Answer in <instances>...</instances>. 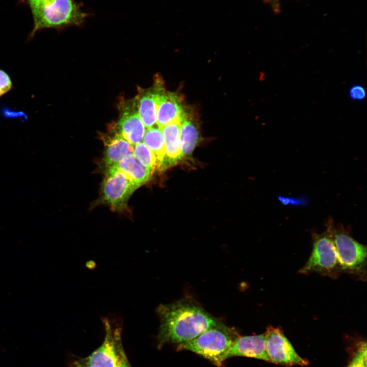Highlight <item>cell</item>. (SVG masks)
Instances as JSON below:
<instances>
[{"instance_id":"obj_1","label":"cell","mask_w":367,"mask_h":367,"mask_svg":"<svg viewBox=\"0 0 367 367\" xmlns=\"http://www.w3.org/2000/svg\"><path fill=\"white\" fill-rule=\"evenodd\" d=\"M160 321L158 347L191 340L222 322L207 312L191 297L181 298L156 308Z\"/></svg>"},{"instance_id":"obj_2","label":"cell","mask_w":367,"mask_h":367,"mask_svg":"<svg viewBox=\"0 0 367 367\" xmlns=\"http://www.w3.org/2000/svg\"><path fill=\"white\" fill-rule=\"evenodd\" d=\"M239 336L235 329L222 322L191 340L177 344V350L190 351L209 360L217 367H223L229 349Z\"/></svg>"},{"instance_id":"obj_3","label":"cell","mask_w":367,"mask_h":367,"mask_svg":"<svg viewBox=\"0 0 367 367\" xmlns=\"http://www.w3.org/2000/svg\"><path fill=\"white\" fill-rule=\"evenodd\" d=\"M34 19L33 37L38 30L83 23L86 14L73 0H28Z\"/></svg>"},{"instance_id":"obj_4","label":"cell","mask_w":367,"mask_h":367,"mask_svg":"<svg viewBox=\"0 0 367 367\" xmlns=\"http://www.w3.org/2000/svg\"><path fill=\"white\" fill-rule=\"evenodd\" d=\"M333 220L330 218L325 231L321 233L311 232L312 248L310 255L299 273H317L334 279L342 273L333 239Z\"/></svg>"},{"instance_id":"obj_5","label":"cell","mask_w":367,"mask_h":367,"mask_svg":"<svg viewBox=\"0 0 367 367\" xmlns=\"http://www.w3.org/2000/svg\"><path fill=\"white\" fill-rule=\"evenodd\" d=\"M333 239L342 273L366 280V247L350 235L342 225L333 227Z\"/></svg>"},{"instance_id":"obj_6","label":"cell","mask_w":367,"mask_h":367,"mask_svg":"<svg viewBox=\"0 0 367 367\" xmlns=\"http://www.w3.org/2000/svg\"><path fill=\"white\" fill-rule=\"evenodd\" d=\"M102 182L99 201L114 212H122L127 207L128 199L139 187L117 166L106 170Z\"/></svg>"},{"instance_id":"obj_7","label":"cell","mask_w":367,"mask_h":367,"mask_svg":"<svg viewBox=\"0 0 367 367\" xmlns=\"http://www.w3.org/2000/svg\"><path fill=\"white\" fill-rule=\"evenodd\" d=\"M104 337L101 345L85 359L93 367H116L123 349L121 322L118 318L102 317Z\"/></svg>"},{"instance_id":"obj_8","label":"cell","mask_w":367,"mask_h":367,"mask_svg":"<svg viewBox=\"0 0 367 367\" xmlns=\"http://www.w3.org/2000/svg\"><path fill=\"white\" fill-rule=\"evenodd\" d=\"M264 334L267 352L272 363L286 366L308 364L306 359L297 353L279 327L269 326Z\"/></svg>"},{"instance_id":"obj_9","label":"cell","mask_w":367,"mask_h":367,"mask_svg":"<svg viewBox=\"0 0 367 367\" xmlns=\"http://www.w3.org/2000/svg\"><path fill=\"white\" fill-rule=\"evenodd\" d=\"M180 98L167 92L161 85L156 97V123L160 127L174 122H181L185 114Z\"/></svg>"},{"instance_id":"obj_10","label":"cell","mask_w":367,"mask_h":367,"mask_svg":"<svg viewBox=\"0 0 367 367\" xmlns=\"http://www.w3.org/2000/svg\"><path fill=\"white\" fill-rule=\"evenodd\" d=\"M234 356L254 358L271 362L266 350L265 334L239 336L227 354V359Z\"/></svg>"},{"instance_id":"obj_11","label":"cell","mask_w":367,"mask_h":367,"mask_svg":"<svg viewBox=\"0 0 367 367\" xmlns=\"http://www.w3.org/2000/svg\"><path fill=\"white\" fill-rule=\"evenodd\" d=\"M136 104L125 107L117 123V130L130 144L134 146L141 142L145 127L136 110Z\"/></svg>"},{"instance_id":"obj_12","label":"cell","mask_w":367,"mask_h":367,"mask_svg":"<svg viewBox=\"0 0 367 367\" xmlns=\"http://www.w3.org/2000/svg\"><path fill=\"white\" fill-rule=\"evenodd\" d=\"M111 134L101 137L104 145L103 162L106 170L116 166L125 156L133 154L134 146L127 142L120 133L114 129Z\"/></svg>"},{"instance_id":"obj_13","label":"cell","mask_w":367,"mask_h":367,"mask_svg":"<svg viewBox=\"0 0 367 367\" xmlns=\"http://www.w3.org/2000/svg\"><path fill=\"white\" fill-rule=\"evenodd\" d=\"M180 126L181 122L174 121L162 127L166 150L163 169L175 165L181 159Z\"/></svg>"},{"instance_id":"obj_14","label":"cell","mask_w":367,"mask_h":367,"mask_svg":"<svg viewBox=\"0 0 367 367\" xmlns=\"http://www.w3.org/2000/svg\"><path fill=\"white\" fill-rule=\"evenodd\" d=\"M161 85L143 91L138 97L137 108L145 127H151L156 123V97Z\"/></svg>"},{"instance_id":"obj_15","label":"cell","mask_w":367,"mask_h":367,"mask_svg":"<svg viewBox=\"0 0 367 367\" xmlns=\"http://www.w3.org/2000/svg\"><path fill=\"white\" fill-rule=\"evenodd\" d=\"M116 166L139 187L147 182L153 173L142 165L133 154L124 156Z\"/></svg>"},{"instance_id":"obj_16","label":"cell","mask_w":367,"mask_h":367,"mask_svg":"<svg viewBox=\"0 0 367 367\" xmlns=\"http://www.w3.org/2000/svg\"><path fill=\"white\" fill-rule=\"evenodd\" d=\"M181 159L190 156L199 141V133L196 123L187 113L181 121Z\"/></svg>"},{"instance_id":"obj_17","label":"cell","mask_w":367,"mask_h":367,"mask_svg":"<svg viewBox=\"0 0 367 367\" xmlns=\"http://www.w3.org/2000/svg\"><path fill=\"white\" fill-rule=\"evenodd\" d=\"M143 143L153 153L156 159L157 168L163 170L166 156L165 138L161 127L152 126L145 131Z\"/></svg>"},{"instance_id":"obj_18","label":"cell","mask_w":367,"mask_h":367,"mask_svg":"<svg viewBox=\"0 0 367 367\" xmlns=\"http://www.w3.org/2000/svg\"><path fill=\"white\" fill-rule=\"evenodd\" d=\"M133 154L142 165L153 172L157 168L155 156L143 142L134 146Z\"/></svg>"},{"instance_id":"obj_19","label":"cell","mask_w":367,"mask_h":367,"mask_svg":"<svg viewBox=\"0 0 367 367\" xmlns=\"http://www.w3.org/2000/svg\"><path fill=\"white\" fill-rule=\"evenodd\" d=\"M366 345L362 343L348 367H366Z\"/></svg>"},{"instance_id":"obj_20","label":"cell","mask_w":367,"mask_h":367,"mask_svg":"<svg viewBox=\"0 0 367 367\" xmlns=\"http://www.w3.org/2000/svg\"><path fill=\"white\" fill-rule=\"evenodd\" d=\"M12 86V82L9 74L0 69V97L9 92Z\"/></svg>"},{"instance_id":"obj_21","label":"cell","mask_w":367,"mask_h":367,"mask_svg":"<svg viewBox=\"0 0 367 367\" xmlns=\"http://www.w3.org/2000/svg\"><path fill=\"white\" fill-rule=\"evenodd\" d=\"M349 95L353 100H362L366 96V91L363 86L354 85L350 88Z\"/></svg>"},{"instance_id":"obj_22","label":"cell","mask_w":367,"mask_h":367,"mask_svg":"<svg viewBox=\"0 0 367 367\" xmlns=\"http://www.w3.org/2000/svg\"><path fill=\"white\" fill-rule=\"evenodd\" d=\"M116 367H132L124 349L120 353L119 359Z\"/></svg>"},{"instance_id":"obj_23","label":"cell","mask_w":367,"mask_h":367,"mask_svg":"<svg viewBox=\"0 0 367 367\" xmlns=\"http://www.w3.org/2000/svg\"><path fill=\"white\" fill-rule=\"evenodd\" d=\"M69 367H93L85 358L75 359L69 363Z\"/></svg>"},{"instance_id":"obj_24","label":"cell","mask_w":367,"mask_h":367,"mask_svg":"<svg viewBox=\"0 0 367 367\" xmlns=\"http://www.w3.org/2000/svg\"><path fill=\"white\" fill-rule=\"evenodd\" d=\"M265 3L269 4L272 8L273 11L278 13L280 12V0H263Z\"/></svg>"}]
</instances>
